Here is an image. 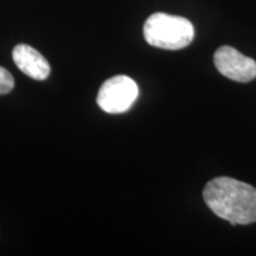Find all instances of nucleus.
I'll return each instance as SVG.
<instances>
[{
	"label": "nucleus",
	"instance_id": "1",
	"mask_svg": "<svg viewBox=\"0 0 256 256\" xmlns=\"http://www.w3.org/2000/svg\"><path fill=\"white\" fill-rule=\"evenodd\" d=\"M206 206L232 226L256 222V188L229 177L210 180L203 191Z\"/></svg>",
	"mask_w": 256,
	"mask_h": 256
},
{
	"label": "nucleus",
	"instance_id": "2",
	"mask_svg": "<svg viewBox=\"0 0 256 256\" xmlns=\"http://www.w3.org/2000/svg\"><path fill=\"white\" fill-rule=\"evenodd\" d=\"M144 37L150 46L159 49L180 50L194 40V28L186 18L156 12L144 24Z\"/></svg>",
	"mask_w": 256,
	"mask_h": 256
},
{
	"label": "nucleus",
	"instance_id": "3",
	"mask_svg": "<svg viewBox=\"0 0 256 256\" xmlns=\"http://www.w3.org/2000/svg\"><path fill=\"white\" fill-rule=\"evenodd\" d=\"M139 95V88L132 78L124 75L114 76L107 80L98 90V107L106 113H124L132 107Z\"/></svg>",
	"mask_w": 256,
	"mask_h": 256
},
{
	"label": "nucleus",
	"instance_id": "4",
	"mask_svg": "<svg viewBox=\"0 0 256 256\" xmlns=\"http://www.w3.org/2000/svg\"><path fill=\"white\" fill-rule=\"evenodd\" d=\"M217 70L236 82H249L256 78V62L232 46H220L214 55Z\"/></svg>",
	"mask_w": 256,
	"mask_h": 256
},
{
	"label": "nucleus",
	"instance_id": "5",
	"mask_svg": "<svg viewBox=\"0 0 256 256\" xmlns=\"http://www.w3.org/2000/svg\"><path fill=\"white\" fill-rule=\"evenodd\" d=\"M12 57L16 66L28 78L44 81L50 75V66L46 57L28 44H18L14 49Z\"/></svg>",
	"mask_w": 256,
	"mask_h": 256
},
{
	"label": "nucleus",
	"instance_id": "6",
	"mask_svg": "<svg viewBox=\"0 0 256 256\" xmlns=\"http://www.w3.org/2000/svg\"><path fill=\"white\" fill-rule=\"evenodd\" d=\"M14 88V76L5 68L0 66V95L8 94Z\"/></svg>",
	"mask_w": 256,
	"mask_h": 256
}]
</instances>
